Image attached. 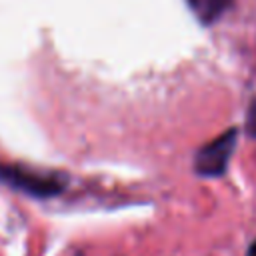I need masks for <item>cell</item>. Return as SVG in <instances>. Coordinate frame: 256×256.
<instances>
[{"instance_id":"7a4b0ae2","label":"cell","mask_w":256,"mask_h":256,"mask_svg":"<svg viewBox=\"0 0 256 256\" xmlns=\"http://www.w3.org/2000/svg\"><path fill=\"white\" fill-rule=\"evenodd\" d=\"M0 178L18 190H24L26 194L40 196V198L56 196L66 186V180L58 174H46V172L30 170L24 166H10V164L0 166Z\"/></svg>"},{"instance_id":"3957f363","label":"cell","mask_w":256,"mask_h":256,"mask_svg":"<svg viewBox=\"0 0 256 256\" xmlns=\"http://www.w3.org/2000/svg\"><path fill=\"white\" fill-rule=\"evenodd\" d=\"M186 4L202 24H212L232 6V0H186Z\"/></svg>"},{"instance_id":"277c9868","label":"cell","mask_w":256,"mask_h":256,"mask_svg":"<svg viewBox=\"0 0 256 256\" xmlns=\"http://www.w3.org/2000/svg\"><path fill=\"white\" fill-rule=\"evenodd\" d=\"M248 136L256 138V100H252V104L248 106V112H246V124H244Z\"/></svg>"},{"instance_id":"5b68a950","label":"cell","mask_w":256,"mask_h":256,"mask_svg":"<svg viewBox=\"0 0 256 256\" xmlns=\"http://www.w3.org/2000/svg\"><path fill=\"white\" fill-rule=\"evenodd\" d=\"M248 256H256V240L250 244V248H248Z\"/></svg>"},{"instance_id":"6da1fadb","label":"cell","mask_w":256,"mask_h":256,"mask_svg":"<svg viewBox=\"0 0 256 256\" xmlns=\"http://www.w3.org/2000/svg\"><path fill=\"white\" fill-rule=\"evenodd\" d=\"M238 140V130L230 128L216 136L214 140L206 142L202 148H198L194 156V172L204 178H218L226 172L230 156L236 148Z\"/></svg>"}]
</instances>
